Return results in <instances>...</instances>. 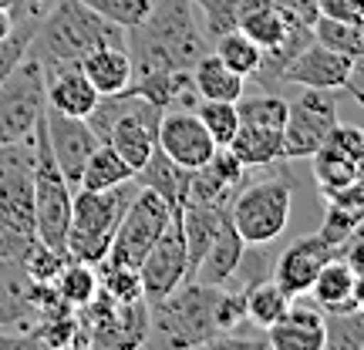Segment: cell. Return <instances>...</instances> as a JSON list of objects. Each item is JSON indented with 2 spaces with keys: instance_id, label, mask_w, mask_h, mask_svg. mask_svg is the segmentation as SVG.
<instances>
[{
  "instance_id": "obj_30",
  "label": "cell",
  "mask_w": 364,
  "mask_h": 350,
  "mask_svg": "<svg viewBox=\"0 0 364 350\" xmlns=\"http://www.w3.org/2000/svg\"><path fill=\"white\" fill-rule=\"evenodd\" d=\"M324 350H364L361 307H344V310L324 313Z\"/></svg>"
},
{
  "instance_id": "obj_6",
  "label": "cell",
  "mask_w": 364,
  "mask_h": 350,
  "mask_svg": "<svg viewBox=\"0 0 364 350\" xmlns=\"http://www.w3.org/2000/svg\"><path fill=\"white\" fill-rule=\"evenodd\" d=\"M294 206V182L287 175H267L243 182L230 202V219L247 246H267L287 229Z\"/></svg>"
},
{
  "instance_id": "obj_49",
  "label": "cell",
  "mask_w": 364,
  "mask_h": 350,
  "mask_svg": "<svg viewBox=\"0 0 364 350\" xmlns=\"http://www.w3.org/2000/svg\"><path fill=\"white\" fill-rule=\"evenodd\" d=\"M358 102H361V104H364V91H361V94H358Z\"/></svg>"
},
{
  "instance_id": "obj_26",
  "label": "cell",
  "mask_w": 364,
  "mask_h": 350,
  "mask_svg": "<svg viewBox=\"0 0 364 350\" xmlns=\"http://www.w3.org/2000/svg\"><path fill=\"white\" fill-rule=\"evenodd\" d=\"M193 84L199 91V98H209V102H240L247 91L243 75L226 67L213 51L193 65Z\"/></svg>"
},
{
  "instance_id": "obj_48",
  "label": "cell",
  "mask_w": 364,
  "mask_h": 350,
  "mask_svg": "<svg viewBox=\"0 0 364 350\" xmlns=\"http://www.w3.org/2000/svg\"><path fill=\"white\" fill-rule=\"evenodd\" d=\"M14 7H17V0H0V11H11L14 13Z\"/></svg>"
},
{
  "instance_id": "obj_18",
  "label": "cell",
  "mask_w": 364,
  "mask_h": 350,
  "mask_svg": "<svg viewBox=\"0 0 364 350\" xmlns=\"http://www.w3.org/2000/svg\"><path fill=\"white\" fill-rule=\"evenodd\" d=\"M44 98L61 115L88 118L102 94L88 81V75L81 71V65H68V67H58V71L44 75Z\"/></svg>"
},
{
  "instance_id": "obj_44",
  "label": "cell",
  "mask_w": 364,
  "mask_h": 350,
  "mask_svg": "<svg viewBox=\"0 0 364 350\" xmlns=\"http://www.w3.org/2000/svg\"><path fill=\"white\" fill-rule=\"evenodd\" d=\"M14 24H17V17H14L11 11H0V40L7 38V34H11Z\"/></svg>"
},
{
  "instance_id": "obj_23",
  "label": "cell",
  "mask_w": 364,
  "mask_h": 350,
  "mask_svg": "<svg viewBox=\"0 0 364 350\" xmlns=\"http://www.w3.org/2000/svg\"><path fill=\"white\" fill-rule=\"evenodd\" d=\"M189 179H193V169H182V165H176V162H172L162 148H156V152H152V158H149L142 169L135 172V182H139L142 189L159 192L172 209H182L186 195H189Z\"/></svg>"
},
{
  "instance_id": "obj_4",
  "label": "cell",
  "mask_w": 364,
  "mask_h": 350,
  "mask_svg": "<svg viewBox=\"0 0 364 350\" xmlns=\"http://www.w3.org/2000/svg\"><path fill=\"white\" fill-rule=\"evenodd\" d=\"M98 142L112 145L118 155L139 172L159 148V121L162 108L145 102L135 91H118V94H102L98 104L85 118Z\"/></svg>"
},
{
  "instance_id": "obj_40",
  "label": "cell",
  "mask_w": 364,
  "mask_h": 350,
  "mask_svg": "<svg viewBox=\"0 0 364 350\" xmlns=\"http://www.w3.org/2000/svg\"><path fill=\"white\" fill-rule=\"evenodd\" d=\"M317 13L334 17V21H348V24H361L364 0H317Z\"/></svg>"
},
{
  "instance_id": "obj_17",
  "label": "cell",
  "mask_w": 364,
  "mask_h": 350,
  "mask_svg": "<svg viewBox=\"0 0 364 350\" xmlns=\"http://www.w3.org/2000/svg\"><path fill=\"white\" fill-rule=\"evenodd\" d=\"M267 347L273 350H324V310L290 303L273 327H267Z\"/></svg>"
},
{
  "instance_id": "obj_36",
  "label": "cell",
  "mask_w": 364,
  "mask_h": 350,
  "mask_svg": "<svg viewBox=\"0 0 364 350\" xmlns=\"http://www.w3.org/2000/svg\"><path fill=\"white\" fill-rule=\"evenodd\" d=\"M193 4H196V11L203 13L199 27H203V34L209 40L230 34L240 24V0H193Z\"/></svg>"
},
{
  "instance_id": "obj_15",
  "label": "cell",
  "mask_w": 364,
  "mask_h": 350,
  "mask_svg": "<svg viewBox=\"0 0 364 350\" xmlns=\"http://www.w3.org/2000/svg\"><path fill=\"white\" fill-rule=\"evenodd\" d=\"M44 128H48V142H51L54 162H58L61 175L78 189L85 162H88V155L102 145L98 142V135L91 131V125L85 121V118L61 115V111L51 108V104H44Z\"/></svg>"
},
{
  "instance_id": "obj_34",
  "label": "cell",
  "mask_w": 364,
  "mask_h": 350,
  "mask_svg": "<svg viewBox=\"0 0 364 350\" xmlns=\"http://www.w3.org/2000/svg\"><path fill=\"white\" fill-rule=\"evenodd\" d=\"M98 286H102L115 303H132V300H145L142 297V276L135 266H122V263H108L102 260L98 266Z\"/></svg>"
},
{
  "instance_id": "obj_29",
  "label": "cell",
  "mask_w": 364,
  "mask_h": 350,
  "mask_svg": "<svg viewBox=\"0 0 364 350\" xmlns=\"http://www.w3.org/2000/svg\"><path fill=\"white\" fill-rule=\"evenodd\" d=\"M290 303H294V300L287 297L273 280H260V283H253L247 290V320H250V327H260V330L273 327L287 313Z\"/></svg>"
},
{
  "instance_id": "obj_37",
  "label": "cell",
  "mask_w": 364,
  "mask_h": 350,
  "mask_svg": "<svg viewBox=\"0 0 364 350\" xmlns=\"http://www.w3.org/2000/svg\"><path fill=\"white\" fill-rule=\"evenodd\" d=\"M81 4L91 7L95 13H102L105 21L118 24L122 31H132V27H139L149 17L156 0H81Z\"/></svg>"
},
{
  "instance_id": "obj_10",
  "label": "cell",
  "mask_w": 364,
  "mask_h": 350,
  "mask_svg": "<svg viewBox=\"0 0 364 350\" xmlns=\"http://www.w3.org/2000/svg\"><path fill=\"white\" fill-rule=\"evenodd\" d=\"M334 128H338V98L331 91L304 88V94L297 102L287 104L280 162L311 158L327 142V135Z\"/></svg>"
},
{
  "instance_id": "obj_25",
  "label": "cell",
  "mask_w": 364,
  "mask_h": 350,
  "mask_svg": "<svg viewBox=\"0 0 364 350\" xmlns=\"http://www.w3.org/2000/svg\"><path fill=\"white\" fill-rule=\"evenodd\" d=\"M307 293L324 313L354 307V270L344 263V256H334V260H327L321 266V273H317V280L311 283Z\"/></svg>"
},
{
  "instance_id": "obj_8",
  "label": "cell",
  "mask_w": 364,
  "mask_h": 350,
  "mask_svg": "<svg viewBox=\"0 0 364 350\" xmlns=\"http://www.w3.org/2000/svg\"><path fill=\"white\" fill-rule=\"evenodd\" d=\"M44 67L27 51L0 84V142H27L44 115Z\"/></svg>"
},
{
  "instance_id": "obj_50",
  "label": "cell",
  "mask_w": 364,
  "mask_h": 350,
  "mask_svg": "<svg viewBox=\"0 0 364 350\" xmlns=\"http://www.w3.org/2000/svg\"><path fill=\"white\" fill-rule=\"evenodd\" d=\"M358 233H364V226H358Z\"/></svg>"
},
{
  "instance_id": "obj_41",
  "label": "cell",
  "mask_w": 364,
  "mask_h": 350,
  "mask_svg": "<svg viewBox=\"0 0 364 350\" xmlns=\"http://www.w3.org/2000/svg\"><path fill=\"white\" fill-rule=\"evenodd\" d=\"M338 256H344V263L354 270V276H364V233H354L344 246H341Z\"/></svg>"
},
{
  "instance_id": "obj_47",
  "label": "cell",
  "mask_w": 364,
  "mask_h": 350,
  "mask_svg": "<svg viewBox=\"0 0 364 350\" xmlns=\"http://www.w3.org/2000/svg\"><path fill=\"white\" fill-rule=\"evenodd\" d=\"M14 17H27V0H17V7H14Z\"/></svg>"
},
{
  "instance_id": "obj_2",
  "label": "cell",
  "mask_w": 364,
  "mask_h": 350,
  "mask_svg": "<svg viewBox=\"0 0 364 350\" xmlns=\"http://www.w3.org/2000/svg\"><path fill=\"white\" fill-rule=\"evenodd\" d=\"M132 54V78L152 71H193L199 58L213 51V40L196 21L193 0H156L139 27L125 31Z\"/></svg>"
},
{
  "instance_id": "obj_16",
  "label": "cell",
  "mask_w": 364,
  "mask_h": 350,
  "mask_svg": "<svg viewBox=\"0 0 364 350\" xmlns=\"http://www.w3.org/2000/svg\"><path fill=\"white\" fill-rule=\"evenodd\" d=\"M354 61L348 54H338L311 40L304 51L284 67L280 84H300V88H321V91H341L351 78Z\"/></svg>"
},
{
  "instance_id": "obj_24",
  "label": "cell",
  "mask_w": 364,
  "mask_h": 350,
  "mask_svg": "<svg viewBox=\"0 0 364 350\" xmlns=\"http://www.w3.org/2000/svg\"><path fill=\"white\" fill-rule=\"evenodd\" d=\"M280 145H284V131L280 128H263V125H240L233 142L226 145L236 155L243 169H267L273 162H280Z\"/></svg>"
},
{
  "instance_id": "obj_5",
  "label": "cell",
  "mask_w": 364,
  "mask_h": 350,
  "mask_svg": "<svg viewBox=\"0 0 364 350\" xmlns=\"http://www.w3.org/2000/svg\"><path fill=\"white\" fill-rule=\"evenodd\" d=\"M135 192H139L135 179L122 182L115 189H102V192L75 189V195H71V226H68L65 236L68 260L98 266L108 256L118 222L125 216L129 202L135 199Z\"/></svg>"
},
{
  "instance_id": "obj_46",
  "label": "cell",
  "mask_w": 364,
  "mask_h": 350,
  "mask_svg": "<svg viewBox=\"0 0 364 350\" xmlns=\"http://www.w3.org/2000/svg\"><path fill=\"white\" fill-rule=\"evenodd\" d=\"M41 7H44V0H27V13H34V17H38Z\"/></svg>"
},
{
  "instance_id": "obj_7",
  "label": "cell",
  "mask_w": 364,
  "mask_h": 350,
  "mask_svg": "<svg viewBox=\"0 0 364 350\" xmlns=\"http://www.w3.org/2000/svg\"><path fill=\"white\" fill-rule=\"evenodd\" d=\"M71 195H75V185L61 175L54 162L44 115H41L34 125V233L41 243L61 253H65V236L71 226Z\"/></svg>"
},
{
  "instance_id": "obj_19",
  "label": "cell",
  "mask_w": 364,
  "mask_h": 350,
  "mask_svg": "<svg viewBox=\"0 0 364 350\" xmlns=\"http://www.w3.org/2000/svg\"><path fill=\"white\" fill-rule=\"evenodd\" d=\"M243 253H247V243H243V236H240V229L233 226L230 209H226V216H223V222H220V233H216V239L209 243L206 256L199 260L193 280L209 283V286L230 283V276L236 273V266H240V260H243Z\"/></svg>"
},
{
  "instance_id": "obj_33",
  "label": "cell",
  "mask_w": 364,
  "mask_h": 350,
  "mask_svg": "<svg viewBox=\"0 0 364 350\" xmlns=\"http://www.w3.org/2000/svg\"><path fill=\"white\" fill-rule=\"evenodd\" d=\"M311 31L317 44H324V48H331L338 54H348L351 61L361 54V24H348V21H334V17L317 13Z\"/></svg>"
},
{
  "instance_id": "obj_27",
  "label": "cell",
  "mask_w": 364,
  "mask_h": 350,
  "mask_svg": "<svg viewBox=\"0 0 364 350\" xmlns=\"http://www.w3.org/2000/svg\"><path fill=\"white\" fill-rule=\"evenodd\" d=\"M132 179H135V169H132L129 162L118 155L112 145L102 142L88 155V162H85L81 179H78V189L102 192V189H115V185H122V182H132Z\"/></svg>"
},
{
  "instance_id": "obj_39",
  "label": "cell",
  "mask_w": 364,
  "mask_h": 350,
  "mask_svg": "<svg viewBox=\"0 0 364 350\" xmlns=\"http://www.w3.org/2000/svg\"><path fill=\"white\" fill-rule=\"evenodd\" d=\"M65 263H68V256L61 253V249L48 246V243H41L38 236H34V243L27 246L21 266H24V273L34 280V283H54V276L61 273Z\"/></svg>"
},
{
  "instance_id": "obj_35",
  "label": "cell",
  "mask_w": 364,
  "mask_h": 350,
  "mask_svg": "<svg viewBox=\"0 0 364 350\" xmlns=\"http://www.w3.org/2000/svg\"><path fill=\"white\" fill-rule=\"evenodd\" d=\"M196 115L206 125V131L213 135V142L230 145L233 135L240 131V111H236V102H209V98H199L196 102Z\"/></svg>"
},
{
  "instance_id": "obj_22",
  "label": "cell",
  "mask_w": 364,
  "mask_h": 350,
  "mask_svg": "<svg viewBox=\"0 0 364 350\" xmlns=\"http://www.w3.org/2000/svg\"><path fill=\"white\" fill-rule=\"evenodd\" d=\"M294 21L297 17L284 13L273 0H240V24L236 27L267 51V48H273V44H280L287 38Z\"/></svg>"
},
{
  "instance_id": "obj_28",
  "label": "cell",
  "mask_w": 364,
  "mask_h": 350,
  "mask_svg": "<svg viewBox=\"0 0 364 350\" xmlns=\"http://www.w3.org/2000/svg\"><path fill=\"white\" fill-rule=\"evenodd\" d=\"M54 290H58V297L65 300L71 310H81L98 293V270L88 266V263L68 260L61 266V273L54 276Z\"/></svg>"
},
{
  "instance_id": "obj_21",
  "label": "cell",
  "mask_w": 364,
  "mask_h": 350,
  "mask_svg": "<svg viewBox=\"0 0 364 350\" xmlns=\"http://www.w3.org/2000/svg\"><path fill=\"white\" fill-rule=\"evenodd\" d=\"M81 71L98 88V94H118L132 84V54L125 44H105L81 61Z\"/></svg>"
},
{
  "instance_id": "obj_31",
  "label": "cell",
  "mask_w": 364,
  "mask_h": 350,
  "mask_svg": "<svg viewBox=\"0 0 364 350\" xmlns=\"http://www.w3.org/2000/svg\"><path fill=\"white\" fill-rule=\"evenodd\" d=\"M213 54H216L226 67H233L236 75L250 78V75L257 71V65H260L263 48L260 44H253V40L236 27V31H230V34H223V38L213 40Z\"/></svg>"
},
{
  "instance_id": "obj_42",
  "label": "cell",
  "mask_w": 364,
  "mask_h": 350,
  "mask_svg": "<svg viewBox=\"0 0 364 350\" xmlns=\"http://www.w3.org/2000/svg\"><path fill=\"white\" fill-rule=\"evenodd\" d=\"M273 4L284 13L304 21V24H314V21H317V0H273Z\"/></svg>"
},
{
  "instance_id": "obj_13",
  "label": "cell",
  "mask_w": 364,
  "mask_h": 350,
  "mask_svg": "<svg viewBox=\"0 0 364 350\" xmlns=\"http://www.w3.org/2000/svg\"><path fill=\"white\" fill-rule=\"evenodd\" d=\"M334 256H338V246H334L324 233L300 236L297 243H290V246L273 260L270 280L280 286L290 300H297L311 290V283L317 280L321 266H324L327 260H334Z\"/></svg>"
},
{
  "instance_id": "obj_38",
  "label": "cell",
  "mask_w": 364,
  "mask_h": 350,
  "mask_svg": "<svg viewBox=\"0 0 364 350\" xmlns=\"http://www.w3.org/2000/svg\"><path fill=\"white\" fill-rule=\"evenodd\" d=\"M34 31H38V17H34V13H27V17H17L14 31L0 40V84H4V78L11 75L14 67L21 65V58H24L27 48H31Z\"/></svg>"
},
{
  "instance_id": "obj_11",
  "label": "cell",
  "mask_w": 364,
  "mask_h": 350,
  "mask_svg": "<svg viewBox=\"0 0 364 350\" xmlns=\"http://www.w3.org/2000/svg\"><path fill=\"white\" fill-rule=\"evenodd\" d=\"M139 276H142V297L149 303L169 297L176 286L189 280V256H186V236H182L179 209L172 212L169 226L162 229L156 246L149 249L145 260L139 263Z\"/></svg>"
},
{
  "instance_id": "obj_14",
  "label": "cell",
  "mask_w": 364,
  "mask_h": 350,
  "mask_svg": "<svg viewBox=\"0 0 364 350\" xmlns=\"http://www.w3.org/2000/svg\"><path fill=\"white\" fill-rule=\"evenodd\" d=\"M159 148L182 169H199L213 158L220 145L213 142V135L193 108H172V111H162V121H159Z\"/></svg>"
},
{
  "instance_id": "obj_3",
  "label": "cell",
  "mask_w": 364,
  "mask_h": 350,
  "mask_svg": "<svg viewBox=\"0 0 364 350\" xmlns=\"http://www.w3.org/2000/svg\"><path fill=\"white\" fill-rule=\"evenodd\" d=\"M105 44H125V31L85 7L81 0H58L44 17L38 13V31L27 51L38 58L48 75L58 67L81 65L95 48Z\"/></svg>"
},
{
  "instance_id": "obj_32",
  "label": "cell",
  "mask_w": 364,
  "mask_h": 350,
  "mask_svg": "<svg viewBox=\"0 0 364 350\" xmlns=\"http://www.w3.org/2000/svg\"><path fill=\"white\" fill-rule=\"evenodd\" d=\"M287 104L277 91H260V94H250L236 102L240 111V125H263V128H280L284 131L287 121Z\"/></svg>"
},
{
  "instance_id": "obj_20",
  "label": "cell",
  "mask_w": 364,
  "mask_h": 350,
  "mask_svg": "<svg viewBox=\"0 0 364 350\" xmlns=\"http://www.w3.org/2000/svg\"><path fill=\"white\" fill-rule=\"evenodd\" d=\"M125 91L142 94L145 102H152L162 111L172 108H196L199 91L193 84V71H152L142 78H132V84Z\"/></svg>"
},
{
  "instance_id": "obj_1",
  "label": "cell",
  "mask_w": 364,
  "mask_h": 350,
  "mask_svg": "<svg viewBox=\"0 0 364 350\" xmlns=\"http://www.w3.org/2000/svg\"><path fill=\"white\" fill-rule=\"evenodd\" d=\"M247 320V290L209 286L186 280L169 297L149 303V337L145 344L166 347H203L216 344L223 334L240 330Z\"/></svg>"
},
{
  "instance_id": "obj_9",
  "label": "cell",
  "mask_w": 364,
  "mask_h": 350,
  "mask_svg": "<svg viewBox=\"0 0 364 350\" xmlns=\"http://www.w3.org/2000/svg\"><path fill=\"white\" fill-rule=\"evenodd\" d=\"M172 212H176V209H172L162 195L139 185L135 199L129 202L125 216L118 222L112 249H108L105 260L122 263V266H135V270H139V263L145 260V253L156 246V239L162 236V229L169 226Z\"/></svg>"
},
{
  "instance_id": "obj_12",
  "label": "cell",
  "mask_w": 364,
  "mask_h": 350,
  "mask_svg": "<svg viewBox=\"0 0 364 350\" xmlns=\"http://www.w3.org/2000/svg\"><path fill=\"white\" fill-rule=\"evenodd\" d=\"M314 179L324 195H338L351 189L364 175V131L341 125L327 135V142L314 152Z\"/></svg>"
},
{
  "instance_id": "obj_45",
  "label": "cell",
  "mask_w": 364,
  "mask_h": 350,
  "mask_svg": "<svg viewBox=\"0 0 364 350\" xmlns=\"http://www.w3.org/2000/svg\"><path fill=\"white\" fill-rule=\"evenodd\" d=\"M354 307L364 310V276H354Z\"/></svg>"
},
{
  "instance_id": "obj_43",
  "label": "cell",
  "mask_w": 364,
  "mask_h": 350,
  "mask_svg": "<svg viewBox=\"0 0 364 350\" xmlns=\"http://www.w3.org/2000/svg\"><path fill=\"white\" fill-rule=\"evenodd\" d=\"M344 88L351 91L354 98L364 91V21H361V54L354 58V67H351V78H348V84Z\"/></svg>"
}]
</instances>
